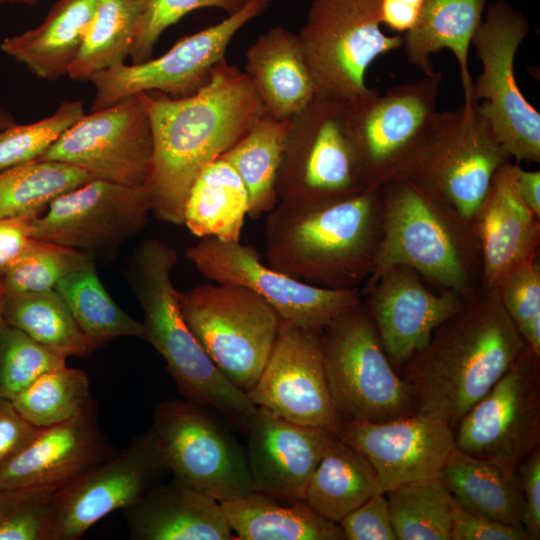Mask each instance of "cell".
Wrapping results in <instances>:
<instances>
[{
  "mask_svg": "<svg viewBox=\"0 0 540 540\" xmlns=\"http://www.w3.org/2000/svg\"><path fill=\"white\" fill-rule=\"evenodd\" d=\"M95 405L77 417L39 428L0 466V487L57 492L114 454Z\"/></svg>",
  "mask_w": 540,
  "mask_h": 540,
  "instance_id": "24",
  "label": "cell"
},
{
  "mask_svg": "<svg viewBox=\"0 0 540 540\" xmlns=\"http://www.w3.org/2000/svg\"><path fill=\"white\" fill-rule=\"evenodd\" d=\"M150 429L177 481L219 502L253 491L245 451L204 407L165 399Z\"/></svg>",
  "mask_w": 540,
  "mask_h": 540,
  "instance_id": "13",
  "label": "cell"
},
{
  "mask_svg": "<svg viewBox=\"0 0 540 540\" xmlns=\"http://www.w3.org/2000/svg\"><path fill=\"white\" fill-rule=\"evenodd\" d=\"M335 434L366 457L384 492L438 479L456 449L453 428L420 413L383 422H342Z\"/></svg>",
  "mask_w": 540,
  "mask_h": 540,
  "instance_id": "21",
  "label": "cell"
},
{
  "mask_svg": "<svg viewBox=\"0 0 540 540\" xmlns=\"http://www.w3.org/2000/svg\"><path fill=\"white\" fill-rule=\"evenodd\" d=\"M153 152L150 120L137 95L84 114L37 160L63 162L94 179L145 186Z\"/></svg>",
  "mask_w": 540,
  "mask_h": 540,
  "instance_id": "19",
  "label": "cell"
},
{
  "mask_svg": "<svg viewBox=\"0 0 540 540\" xmlns=\"http://www.w3.org/2000/svg\"><path fill=\"white\" fill-rule=\"evenodd\" d=\"M439 479L464 509L523 527L524 500L515 467L456 448Z\"/></svg>",
  "mask_w": 540,
  "mask_h": 540,
  "instance_id": "31",
  "label": "cell"
},
{
  "mask_svg": "<svg viewBox=\"0 0 540 540\" xmlns=\"http://www.w3.org/2000/svg\"><path fill=\"white\" fill-rule=\"evenodd\" d=\"M39 430L0 397V466L22 449Z\"/></svg>",
  "mask_w": 540,
  "mask_h": 540,
  "instance_id": "50",
  "label": "cell"
},
{
  "mask_svg": "<svg viewBox=\"0 0 540 540\" xmlns=\"http://www.w3.org/2000/svg\"><path fill=\"white\" fill-rule=\"evenodd\" d=\"M55 290L80 329L98 348L123 337L144 339L143 322L116 304L98 277L95 265L67 275Z\"/></svg>",
  "mask_w": 540,
  "mask_h": 540,
  "instance_id": "37",
  "label": "cell"
},
{
  "mask_svg": "<svg viewBox=\"0 0 540 540\" xmlns=\"http://www.w3.org/2000/svg\"><path fill=\"white\" fill-rule=\"evenodd\" d=\"M185 257L205 278L245 287L265 300L282 321L320 330L338 315L359 305V288L329 289L299 281L268 264L239 242L201 238Z\"/></svg>",
  "mask_w": 540,
  "mask_h": 540,
  "instance_id": "15",
  "label": "cell"
},
{
  "mask_svg": "<svg viewBox=\"0 0 540 540\" xmlns=\"http://www.w3.org/2000/svg\"><path fill=\"white\" fill-rule=\"evenodd\" d=\"M271 0H246L236 12L217 24L181 38L156 59L99 71L88 81L95 87L91 112L129 96L157 91L170 97L190 96L210 80L214 67L225 58L234 35L262 14Z\"/></svg>",
  "mask_w": 540,
  "mask_h": 540,
  "instance_id": "14",
  "label": "cell"
},
{
  "mask_svg": "<svg viewBox=\"0 0 540 540\" xmlns=\"http://www.w3.org/2000/svg\"><path fill=\"white\" fill-rule=\"evenodd\" d=\"M319 331L328 386L342 422H383L414 413L409 388L363 301Z\"/></svg>",
  "mask_w": 540,
  "mask_h": 540,
  "instance_id": "6",
  "label": "cell"
},
{
  "mask_svg": "<svg viewBox=\"0 0 540 540\" xmlns=\"http://www.w3.org/2000/svg\"><path fill=\"white\" fill-rule=\"evenodd\" d=\"M426 0H379V20L397 33L404 35L419 22Z\"/></svg>",
  "mask_w": 540,
  "mask_h": 540,
  "instance_id": "52",
  "label": "cell"
},
{
  "mask_svg": "<svg viewBox=\"0 0 540 540\" xmlns=\"http://www.w3.org/2000/svg\"><path fill=\"white\" fill-rule=\"evenodd\" d=\"M249 214L247 190L233 167L219 157L194 179L183 209V225L196 237L239 242Z\"/></svg>",
  "mask_w": 540,
  "mask_h": 540,
  "instance_id": "32",
  "label": "cell"
},
{
  "mask_svg": "<svg viewBox=\"0 0 540 540\" xmlns=\"http://www.w3.org/2000/svg\"><path fill=\"white\" fill-rule=\"evenodd\" d=\"M345 540H397L386 492L372 495L338 523Z\"/></svg>",
  "mask_w": 540,
  "mask_h": 540,
  "instance_id": "47",
  "label": "cell"
},
{
  "mask_svg": "<svg viewBox=\"0 0 540 540\" xmlns=\"http://www.w3.org/2000/svg\"><path fill=\"white\" fill-rule=\"evenodd\" d=\"M151 202L145 186L101 179L56 197L33 220L32 237L109 258L148 223Z\"/></svg>",
  "mask_w": 540,
  "mask_h": 540,
  "instance_id": "16",
  "label": "cell"
},
{
  "mask_svg": "<svg viewBox=\"0 0 540 540\" xmlns=\"http://www.w3.org/2000/svg\"><path fill=\"white\" fill-rule=\"evenodd\" d=\"M397 540H451L455 500L438 479L386 492Z\"/></svg>",
  "mask_w": 540,
  "mask_h": 540,
  "instance_id": "39",
  "label": "cell"
},
{
  "mask_svg": "<svg viewBox=\"0 0 540 540\" xmlns=\"http://www.w3.org/2000/svg\"><path fill=\"white\" fill-rule=\"evenodd\" d=\"M253 491L304 500L309 480L336 437L325 428L296 424L257 410L243 431Z\"/></svg>",
  "mask_w": 540,
  "mask_h": 540,
  "instance_id": "23",
  "label": "cell"
},
{
  "mask_svg": "<svg viewBox=\"0 0 540 540\" xmlns=\"http://www.w3.org/2000/svg\"><path fill=\"white\" fill-rule=\"evenodd\" d=\"M39 0H0V5L7 4V3H28L32 4Z\"/></svg>",
  "mask_w": 540,
  "mask_h": 540,
  "instance_id": "56",
  "label": "cell"
},
{
  "mask_svg": "<svg viewBox=\"0 0 540 540\" xmlns=\"http://www.w3.org/2000/svg\"><path fill=\"white\" fill-rule=\"evenodd\" d=\"M366 189L349 133L348 103L317 94L291 119L276 180L278 203L314 207Z\"/></svg>",
  "mask_w": 540,
  "mask_h": 540,
  "instance_id": "7",
  "label": "cell"
},
{
  "mask_svg": "<svg viewBox=\"0 0 540 540\" xmlns=\"http://www.w3.org/2000/svg\"><path fill=\"white\" fill-rule=\"evenodd\" d=\"M148 114L153 152L145 188L159 220L183 224L186 196L208 163L236 144L265 113L244 71L225 58L196 93L136 94Z\"/></svg>",
  "mask_w": 540,
  "mask_h": 540,
  "instance_id": "1",
  "label": "cell"
},
{
  "mask_svg": "<svg viewBox=\"0 0 540 540\" xmlns=\"http://www.w3.org/2000/svg\"><path fill=\"white\" fill-rule=\"evenodd\" d=\"M526 346L499 289H479L402 366L414 413L444 420L454 430Z\"/></svg>",
  "mask_w": 540,
  "mask_h": 540,
  "instance_id": "2",
  "label": "cell"
},
{
  "mask_svg": "<svg viewBox=\"0 0 540 540\" xmlns=\"http://www.w3.org/2000/svg\"><path fill=\"white\" fill-rule=\"evenodd\" d=\"M84 114L80 101L65 100L48 117L0 129V171L39 159Z\"/></svg>",
  "mask_w": 540,
  "mask_h": 540,
  "instance_id": "42",
  "label": "cell"
},
{
  "mask_svg": "<svg viewBox=\"0 0 540 540\" xmlns=\"http://www.w3.org/2000/svg\"><path fill=\"white\" fill-rule=\"evenodd\" d=\"M220 504L236 539L345 540L340 525L318 514L305 500L252 491Z\"/></svg>",
  "mask_w": 540,
  "mask_h": 540,
  "instance_id": "30",
  "label": "cell"
},
{
  "mask_svg": "<svg viewBox=\"0 0 540 540\" xmlns=\"http://www.w3.org/2000/svg\"><path fill=\"white\" fill-rule=\"evenodd\" d=\"M54 494L0 487V540H48Z\"/></svg>",
  "mask_w": 540,
  "mask_h": 540,
  "instance_id": "45",
  "label": "cell"
},
{
  "mask_svg": "<svg viewBox=\"0 0 540 540\" xmlns=\"http://www.w3.org/2000/svg\"><path fill=\"white\" fill-rule=\"evenodd\" d=\"M11 402L38 428L63 423L94 406L87 373L67 366L45 372Z\"/></svg>",
  "mask_w": 540,
  "mask_h": 540,
  "instance_id": "40",
  "label": "cell"
},
{
  "mask_svg": "<svg viewBox=\"0 0 540 540\" xmlns=\"http://www.w3.org/2000/svg\"><path fill=\"white\" fill-rule=\"evenodd\" d=\"M395 266L465 299L480 289L481 251L471 223L410 177L380 187V235L366 286Z\"/></svg>",
  "mask_w": 540,
  "mask_h": 540,
  "instance_id": "4",
  "label": "cell"
},
{
  "mask_svg": "<svg viewBox=\"0 0 540 540\" xmlns=\"http://www.w3.org/2000/svg\"><path fill=\"white\" fill-rule=\"evenodd\" d=\"M524 500L523 528L531 540L540 539V449L537 447L516 468Z\"/></svg>",
  "mask_w": 540,
  "mask_h": 540,
  "instance_id": "49",
  "label": "cell"
},
{
  "mask_svg": "<svg viewBox=\"0 0 540 540\" xmlns=\"http://www.w3.org/2000/svg\"><path fill=\"white\" fill-rule=\"evenodd\" d=\"M246 0H143L137 33L130 51L132 64L150 59L161 34L186 14L205 7H215L229 15Z\"/></svg>",
  "mask_w": 540,
  "mask_h": 540,
  "instance_id": "46",
  "label": "cell"
},
{
  "mask_svg": "<svg viewBox=\"0 0 540 540\" xmlns=\"http://www.w3.org/2000/svg\"><path fill=\"white\" fill-rule=\"evenodd\" d=\"M6 294L7 292L5 291L4 287L2 286L0 282V337L3 331V328L6 324V321L4 318V305H5Z\"/></svg>",
  "mask_w": 540,
  "mask_h": 540,
  "instance_id": "54",
  "label": "cell"
},
{
  "mask_svg": "<svg viewBox=\"0 0 540 540\" xmlns=\"http://www.w3.org/2000/svg\"><path fill=\"white\" fill-rule=\"evenodd\" d=\"M539 358L527 346L494 386L459 420L455 446L517 468L540 443Z\"/></svg>",
  "mask_w": 540,
  "mask_h": 540,
  "instance_id": "17",
  "label": "cell"
},
{
  "mask_svg": "<svg viewBox=\"0 0 540 540\" xmlns=\"http://www.w3.org/2000/svg\"><path fill=\"white\" fill-rule=\"evenodd\" d=\"M516 186L522 201L540 217V171L526 170L516 164Z\"/></svg>",
  "mask_w": 540,
  "mask_h": 540,
  "instance_id": "53",
  "label": "cell"
},
{
  "mask_svg": "<svg viewBox=\"0 0 540 540\" xmlns=\"http://www.w3.org/2000/svg\"><path fill=\"white\" fill-rule=\"evenodd\" d=\"M297 36L318 94L349 104L377 92L366 85L368 68L404 42L382 31L379 0H312Z\"/></svg>",
  "mask_w": 540,
  "mask_h": 540,
  "instance_id": "10",
  "label": "cell"
},
{
  "mask_svg": "<svg viewBox=\"0 0 540 540\" xmlns=\"http://www.w3.org/2000/svg\"><path fill=\"white\" fill-rule=\"evenodd\" d=\"M256 407L290 422L336 433L342 420L327 382L320 331L281 320L270 356L246 392Z\"/></svg>",
  "mask_w": 540,
  "mask_h": 540,
  "instance_id": "20",
  "label": "cell"
},
{
  "mask_svg": "<svg viewBox=\"0 0 540 540\" xmlns=\"http://www.w3.org/2000/svg\"><path fill=\"white\" fill-rule=\"evenodd\" d=\"M382 491L366 457L336 436L314 470L304 500L321 516L339 523Z\"/></svg>",
  "mask_w": 540,
  "mask_h": 540,
  "instance_id": "33",
  "label": "cell"
},
{
  "mask_svg": "<svg viewBox=\"0 0 540 540\" xmlns=\"http://www.w3.org/2000/svg\"><path fill=\"white\" fill-rule=\"evenodd\" d=\"M168 471L151 429L55 492L48 540H78L106 515L141 499Z\"/></svg>",
  "mask_w": 540,
  "mask_h": 540,
  "instance_id": "18",
  "label": "cell"
},
{
  "mask_svg": "<svg viewBox=\"0 0 540 540\" xmlns=\"http://www.w3.org/2000/svg\"><path fill=\"white\" fill-rule=\"evenodd\" d=\"M95 265V258L83 251L32 238L21 256L1 275L7 293L40 292L55 289L67 275Z\"/></svg>",
  "mask_w": 540,
  "mask_h": 540,
  "instance_id": "41",
  "label": "cell"
},
{
  "mask_svg": "<svg viewBox=\"0 0 540 540\" xmlns=\"http://www.w3.org/2000/svg\"><path fill=\"white\" fill-rule=\"evenodd\" d=\"M501 302L527 347L540 357V264L535 256L499 286Z\"/></svg>",
  "mask_w": 540,
  "mask_h": 540,
  "instance_id": "44",
  "label": "cell"
},
{
  "mask_svg": "<svg viewBox=\"0 0 540 540\" xmlns=\"http://www.w3.org/2000/svg\"><path fill=\"white\" fill-rule=\"evenodd\" d=\"M442 73L348 103V126L367 189L408 177L428 142L437 114Z\"/></svg>",
  "mask_w": 540,
  "mask_h": 540,
  "instance_id": "8",
  "label": "cell"
},
{
  "mask_svg": "<svg viewBox=\"0 0 540 540\" xmlns=\"http://www.w3.org/2000/svg\"><path fill=\"white\" fill-rule=\"evenodd\" d=\"M470 223L481 251L480 289L499 288L513 270L538 256L540 217L522 201L511 161L495 173Z\"/></svg>",
  "mask_w": 540,
  "mask_h": 540,
  "instance_id": "25",
  "label": "cell"
},
{
  "mask_svg": "<svg viewBox=\"0 0 540 540\" xmlns=\"http://www.w3.org/2000/svg\"><path fill=\"white\" fill-rule=\"evenodd\" d=\"M14 117L11 113L0 108V129L12 124Z\"/></svg>",
  "mask_w": 540,
  "mask_h": 540,
  "instance_id": "55",
  "label": "cell"
},
{
  "mask_svg": "<svg viewBox=\"0 0 540 540\" xmlns=\"http://www.w3.org/2000/svg\"><path fill=\"white\" fill-rule=\"evenodd\" d=\"M291 120H278L266 112L250 130L220 157L241 178L249 197V214L256 219L278 203L276 180Z\"/></svg>",
  "mask_w": 540,
  "mask_h": 540,
  "instance_id": "34",
  "label": "cell"
},
{
  "mask_svg": "<svg viewBox=\"0 0 540 540\" xmlns=\"http://www.w3.org/2000/svg\"><path fill=\"white\" fill-rule=\"evenodd\" d=\"M97 3L98 0H59L39 26L6 37L0 48L39 78L56 80L68 75Z\"/></svg>",
  "mask_w": 540,
  "mask_h": 540,
  "instance_id": "28",
  "label": "cell"
},
{
  "mask_svg": "<svg viewBox=\"0 0 540 540\" xmlns=\"http://www.w3.org/2000/svg\"><path fill=\"white\" fill-rule=\"evenodd\" d=\"M184 319L223 375L248 392L274 346L281 319L251 290L228 283H205L178 291Z\"/></svg>",
  "mask_w": 540,
  "mask_h": 540,
  "instance_id": "9",
  "label": "cell"
},
{
  "mask_svg": "<svg viewBox=\"0 0 540 540\" xmlns=\"http://www.w3.org/2000/svg\"><path fill=\"white\" fill-rule=\"evenodd\" d=\"M488 0H426L418 24L403 38L409 63L424 75L434 73L431 56L449 49L455 56L461 75L464 102H472L473 80L468 54L472 39L482 20Z\"/></svg>",
  "mask_w": 540,
  "mask_h": 540,
  "instance_id": "29",
  "label": "cell"
},
{
  "mask_svg": "<svg viewBox=\"0 0 540 540\" xmlns=\"http://www.w3.org/2000/svg\"><path fill=\"white\" fill-rule=\"evenodd\" d=\"M528 31L526 16L506 0L487 4L471 43L482 65L472 101H482L481 109L511 159L539 163L540 113L521 92L514 71Z\"/></svg>",
  "mask_w": 540,
  "mask_h": 540,
  "instance_id": "11",
  "label": "cell"
},
{
  "mask_svg": "<svg viewBox=\"0 0 540 540\" xmlns=\"http://www.w3.org/2000/svg\"><path fill=\"white\" fill-rule=\"evenodd\" d=\"M511 157L479 102L437 112L426 147L408 176L443 197L470 222L495 173Z\"/></svg>",
  "mask_w": 540,
  "mask_h": 540,
  "instance_id": "12",
  "label": "cell"
},
{
  "mask_svg": "<svg viewBox=\"0 0 540 540\" xmlns=\"http://www.w3.org/2000/svg\"><path fill=\"white\" fill-rule=\"evenodd\" d=\"M94 179L72 165L34 160L0 171V219L37 217L59 195Z\"/></svg>",
  "mask_w": 540,
  "mask_h": 540,
  "instance_id": "38",
  "label": "cell"
},
{
  "mask_svg": "<svg viewBox=\"0 0 540 540\" xmlns=\"http://www.w3.org/2000/svg\"><path fill=\"white\" fill-rule=\"evenodd\" d=\"M451 540H531L522 526L509 525L464 509H453Z\"/></svg>",
  "mask_w": 540,
  "mask_h": 540,
  "instance_id": "48",
  "label": "cell"
},
{
  "mask_svg": "<svg viewBox=\"0 0 540 540\" xmlns=\"http://www.w3.org/2000/svg\"><path fill=\"white\" fill-rule=\"evenodd\" d=\"M7 324L64 357H87L98 347L80 329L55 289L7 293L4 305Z\"/></svg>",
  "mask_w": 540,
  "mask_h": 540,
  "instance_id": "35",
  "label": "cell"
},
{
  "mask_svg": "<svg viewBox=\"0 0 540 540\" xmlns=\"http://www.w3.org/2000/svg\"><path fill=\"white\" fill-rule=\"evenodd\" d=\"M176 250L158 238L142 240L127 258L124 276L144 316V339L162 356L186 400L212 408L242 432L257 407L217 368L188 327L171 272Z\"/></svg>",
  "mask_w": 540,
  "mask_h": 540,
  "instance_id": "5",
  "label": "cell"
},
{
  "mask_svg": "<svg viewBox=\"0 0 540 540\" xmlns=\"http://www.w3.org/2000/svg\"><path fill=\"white\" fill-rule=\"evenodd\" d=\"M264 229L272 268L318 287L359 288L379 240L380 188L314 207L277 203Z\"/></svg>",
  "mask_w": 540,
  "mask_h": 540,
  "instance_id": "3",
  "label": "cell"
},
{
  "mask_svg": "<svg viewBox=\"0 0 540 540\" xmlns=\"http://www.w3.org/2000/svg\"><path fill=\"white\" fill-rule=\"evenodd\" d=\"M131 540H233L219 501L176 479L122 510Z\"/></svg>",
  "mask_w": 540,
  "mask_h": 540,
  "instance_id": "26",
  "label": "cell"
},
{
  "mask_svg": "<svg viewBox=\"0 0 540 540\" xmlns=\"http://www.w3.org/2000/svg\"><path fill=\"white\" fill-rule=\"evenodd\" d=\"M143 0H98L82 47L69 69L73 80H89L124 63L137 33Z\"/></svg>",
  "mask_w": 540,
  "mask_h": 540,
  "instance_id": "36",
  "label": "cell"
},
{
  "mask_svg": "<svg viewBox=\"0 0 540 540\" xmlns=\"http://www.w3.org/2000/svg\"><path fill=\"white\" fill-rule=\"evenodd\" d=\"M34 218L0 219V275L21 256L33 238Z\"/></svg>",
  "mask_w": 540,
  "mask_h": 540,
  "instance_id": "51",
  "label": "cell"
},
{
  "mask_svg": "<svg viewBox=\"0 0 540 540\" xmlns=\"http://www.w3.org/2000/svg\"><path fill=\"white\" fill-rule=\"evenodd\" d=\"M64 366L66 358L5 324L0 337L1 398L12 400L45 372Z\"/></svg>",
  "mask_w": 540,
  "mask_h": 540,
  "instance_id": "43",
  "label": "cell"
},
{
  "mask_svg": "<svg viewBox=\"0 0 540 540\" xmlns=\"http://www.w3.org/2000/svg\"><path fill=\"white\" fill-rule=\"evenodd\" d=\"M368 308L382 345L395 368L423 349L434 331L457 313L466 299L444 289L431 292L411 268L395 266L365 287Z\"/></svg>",
  "mask_w": 540,
  "mask_h": 540,
  "instance_id": "22",
  "label": "cell"
},
{
  "mask_svg": "<svg viewBox=\"0 0 540 540\" xmlns=\"http://www.w3.org/2000/svg\"><path fill=\"white\" fill-rule=\"evenodd\" d=\"M245 73L264 110L291 120L318 94L297 34L277 26L260 34L245 53Z\"/></svg>",
  "mask_w": 540,
  "mask_h": 540,
  "instance_id": "27",
  "label": "cell"
}]
</instances>
